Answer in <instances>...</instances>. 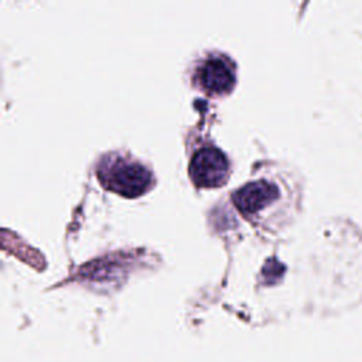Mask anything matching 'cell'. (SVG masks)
Masks as SVG:
<instances>
[{"label":"cell","mask_w":362,"mask_h":362,"mask_svg":"<svg viewBox=\"0 0 362 362\" xmlns=\"http://www.w3.org/2000/svg\"><path fill=\"white\" fill-rule=\"evenodd\" d=\"M189 177L198 188L222 187L229 177V161L218 147H201L189 161Z\"/></svg>","instance_id":"cell-3"},{"label":"cell","mask_w":362,"mask_h":362,"mask_svg":"<svg viewBox=\"0 0 362 362\" xmlns=\"http://www.w3.org/2000/svg\"><path fill=\"white\" fill-rule=\"evenodd\" d=\"M281 198L279 185L269 180H256L246 182L232 195L238 211L246 218L253 219L266 209L272 208Z\"/></svg>","instance_id":"cell-4"},{"label":"cell","mask_w":362,"mask_h":362,"mask_svg":"<svg viewBox=\"0 0 362 362\" xmlns=\"http://www.w3.org/2000/svg\"><path fill=\"white\" fill-rule=\"evenodd\" d=\"M96 177L103 188L126 198H136L151 189L156 184L153 173L127 154L110 153L96 165Z\"/></svg>","instance_id":"cell-1"},{"label":"cell","mask_w":362,"mask_h":362,"mask_svg":"<svg viewBox=\"0 0 362 362\" xmlns=\"http://www.w3.org/2000/svg\"><path fill=\"white\" fill-rule=\"evenodd\" d=\"M192 82L208 96L226 95L236 83L235 64L223 54H209L197 62Z\"/></svg>","instance_id":"cell-2"}]
</instances>
